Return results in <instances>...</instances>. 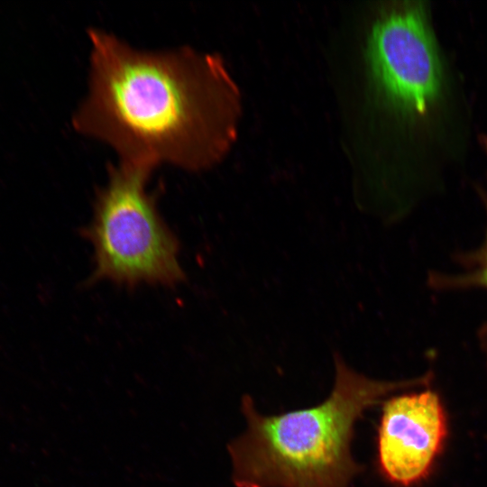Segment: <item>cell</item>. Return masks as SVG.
<instances>
[{"label": "cell", "instance_id": "obj_1", "mask_svg": "<svg viewBox=\"0 0 487 487\" xmlns=\"http://www.w3.org/2000/svg\"><path fill=\"white\" fill-rule=\"evenodd\" d=\"M87 89L73 115L81 134L119 161L202 171L226 155L241 114L239 89L220 55L191 46L146 50L87 30Z\"/></svg>", "mask_w": 487, "mask_h": 487}, {"label": "cell", "instance_id": "obj_2", "mask_svg": "<svg viewBox=\"0 0 487 487\" xmlns=\"http://www.w3.org/2000/svg\"><path fill=\"white\" fill-rule=\"evenodd\" d=\"M431 374L378 381L336 361L330 395L317 406L265 416L242 399L246 428L228 445L236 487H349L363 470L351 443L363 412L393 391L427 385Z\"/></svg>", "mask_w": 487, "mask_h": 487}, {"label": "cell", "instance_id": "obj_3", "mask_svg": "<svg viewBox=\"0 0 487 487\" xmlns=\"http://www.w3.org/2000/svg\"><path fill=\"white\" fill-rule=\"evenodd\" d=\"M152 168L119 161L96 196L84 230L95 252L94 280L173 287L184 280L179 242L162 220L147 184Z\"/></svg>", "mask_w": 487, "mask_h": 487}, {"label": "cell", "instance_id": "obj_4", "mask_svg": "<svg viewBox=\"0 0 487 487\" xmlns=\"http://www.w3.org/2000/svg\"><path fill=\"white\" fill-rule=\"evenodd\" d=\"M365 62L371 87L393 109L423 115L436 101L442 70L434 34L421 3L382 9L370 29Z\"/></svg>", "mask_w": 487, "mask_h": 487}, {"label": "cell", "instance_id": "obj_5", "mask_svg": "<svg viewBox=\"0 0 487 487\" xmlns=\"http://www.w3.org/2000/svg\"><path fill=\"white\" fill-rule=\"evenodd\" d=\"M446 436V415L436 392L425 390L390 398L378 427L380 472L395 485L417 484L428 475Z\"/></svg>", "mask_w": 487, "mask_h": 487}, {"label": "cell", "instance_id": "obj_6", "mask_svg": "<svg viewBox=\"0 0 487 487\" xmlns=\"http://www.w3.org/2000/svg\"><path fill=\"white\" fill-rule=\"evenodd\" d=\"M483 144L487 152V139L484 140ZM482 197L487 211V192L483 193ZM437 282L453 288L482 287L487 289V232L482 245L467 258L465 271L452 278L439 279Z\"/></svg>", "mask_w": 487, "mask_h": 487}, {"label": "cell", "instance_id": "obj_7", "mask_svg": "<svg viewBox=\"0 0 487 487\" xmlns=\"http://www.w3.org/2000/svg\"><path fill=\"white\" fill-rule=\"evenodd\" d=\"M482 344H483L485 353L487 354V326L485 327V329L482 333Z\"/></svg>", "mask_w": 487, "mask_h": 487}]
</instances>
